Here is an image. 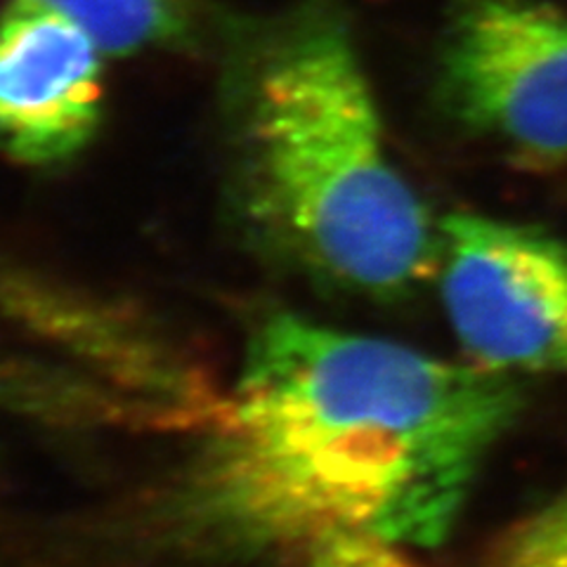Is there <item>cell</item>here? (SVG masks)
Returning a JSON list of instances; mask_svg holds the SVG:
<instances>
[{
    "label": "cell",
    "instance_id": "cell-1",
    "mask_svg": "<svg viewBox=\"0 0 567 567\" xmlns=\"http://www.w3.org/2000/svg\"><path fill=\"white\" fill-rule=\"evenodd\" d=\"M518 412L502 371L277 312L246 346L208 506L256 542L435 546Z\"/></svg>",
    "mask_w": 567,
    "mask_h": 567
},
{
    "label": "cell",
    "instance_id": "cell-2",
    "mask_svg": "<svg viewBox=\"0 0 567 567\" xmlns=\"http://www.w3.org/2000/svg\"><path fill=\"white\" fill-rule=\"evenodd\" d=\"M241 145L254 216L315 275L393 298L437 270L440 229L390 158L339 22L308 20L268 48L248 81Z\"/></svg>",
    "mask_w": 567,
    "mask_h": 567
},
{
    "label": "cell",
    "instance_id": "cell-3",
    "mask_svg": "<svg viewBox=\"0 0 567 567\" xmlns=\"http://www.w3.org/2000/svg\"><path fill=\"white\" fill-rule=\"evenodd\" d=\"M440 293L471 362L567 379V241L483 213L440 225Z\"/></svg>",
    "mask_w": 567,
    "mask_h": 567
},
{
    "label": "cell",
    "instance_id": "cell-4",
    "mask_svg": "<svg viewBox=\"0 0 567 567\" xmlns=\"http://www.w3.org/2000/svg\"><path fill=\"white\" fill-rule=\"evenodd\" d=\"M442 83L473 131L529 162H567V12L537 0H464Z\"/></svg>",
    "mask_w": 567,
    "mask_h": 567
},
{
    "label": "cell",
    "instance_id": "cell-5",
    "mask_svg": "<svg viewBox=\"0 0 567 567\" xmlns=\"http://www.w3.org/2000/svg\"><path fill=\"white\" fill-rule=\"evenodd\" d=\"M102 50L41 0L0 12V147L55 166L91 145L104 116Z\"/></svg>",
    "mask_w": 567,
    "mask_h": 567
},
{
    "label": "cell",
    "instance_id": "cell-6",
    "mask_svg": "<svg viewBox=\"0 0 567 567\" xmlns=\"http://www.w3.org/2000/svg\"><path fill=\"white\" fill-rule=\"evenodd\" d=\"M79 24L106 55H135L181 39L185 0H41Z\"/></svg>",
    "mask_w": 567,
    "mask_h": 567
},
{
    "label": "cell",
    "instance_id": "cell-7",
    "mask_svg": "<svg viewBox=\"0 0 567 567\" xmlns=\"http://www.w3.org/2000/svg\"><path fill=\"white\" fill-rule=\"evenodd\" d=\"M487 567H567V489L513 527Z\"/></svg>",
    "mask_w": 567,
    "mask_h": 567
},
{
    "label": "cell",
    "instance_id": "cell-8",
    "mask_svg": "<svg viewBox=\"0 0 567 567\" xmlns=\"http://www.w3.org/2000/svg\"><path fill=\"white\" fill-rule=\"evenodd\" d=\"M308 548V567H423L402 546L362 535H333Z\"/></svg>",
    "mask_w": 567,
    "mask_h": 567
}]
</instances>
